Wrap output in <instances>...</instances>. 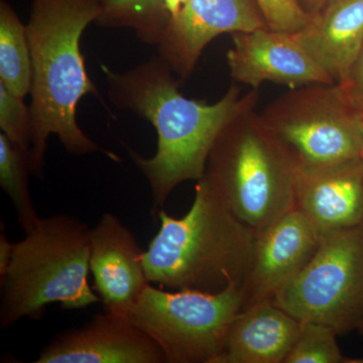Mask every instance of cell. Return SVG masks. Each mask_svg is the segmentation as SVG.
Masks as SVG:
<instances>
[{
    "mask_svg": "<svg viewBox=\"0 0 363 363\" xmlns=\"http://www.w3.org/2000/svg\"><path fill=\"white\" fill-rule=\"evenodd\" d=\"M102 70L112 104L145 117L156 128L154 157L145 159L126 147L149 181L154 217L180 184L204 177L210 152L224 126L238 111L259 99V90L241 95L236 84L214 104L185 97L179 91L173 70L161 57L125 73H116L106 66Z\"/></svg>",
    "mask_w": 363,
    "mask_h": 363,
    "instance_id": "obj_1",
    "label": "cell"
},
{
    "mask_svg": "<svg viewBox=\"0 0 363 363\" xmlns=\"http://www.w3.org/2000/svg\"><path fill=\"white\" fill-rule=\"evenodd\" d=\"M102 7L104 0H33L26 26L33 65L28 162L33 176L44 174L51 135L58 136L76 156L98 152L121 162L116 154L91 140L76 119L81 98L98 95L86 72L80 40L87 26L101 14Z\"/></svg>",
    "mask_w": 363,
    "mask_h": 363,
    "instance_id": "obj_2",
    "label": "cell"
},
{
    "mask_svg": "<svg viewBox=\"0 0 363 363\" xmlns=\"http://www.w3.org/2000/svg\"><path fill=\"white\" fill-rule=\"evenodd\" d=\"M161 227L143 255L150 283L173 290L219 293L242 284L255 233L197 181L191 209L182 218L157 213Z\"/></svg>",
    "mask_w": 363,
    "mask_h": 363,
    "instance_id": "obj_3",
    "label": "cell"
},
{
    "mask_svg": "<svg viewBox=\"0 0 363 363\" xmlns=\"http://www.w3.org/2000/svg\"><path fill=\"white\" fill-rule=\"evenodd\" d=\"M227 123L208 157L204 179L229 211L255 234L295 207L298 167L257 109Z\"/></svg>",
    "mask_w": 363,
    "mask_h": 363,
    "instance_id": "obj_4",
    "label": "cell"
},
{
    "mask_svg": "<svg viewBox=\"0 0 363 363\" xmlns=\"http://www.w3.org/2000/svg\"><path fill=\"white\" fill-rule=\"evenodd\" d=\"M90 248V228L77 217L40 218L23 240L13 243L0 279L1 329L23 318L40 319L54 303L78 310L100 302L88 283Z\"/></svg>",
    "mask_w": 363,
    "mask_h": 363,
    "instance_id": "obj_5",
    "label": "cell"
},
{
    "mask_svg": "<svg viewBox=\"0 0 363 363\" xmlns=\"http://www.w3.org/2000/svg\"><path fill=\"white\" fill-rule=\"evenodd\" d=\"M260 114L298 169L362 161L360 113L336 83L292 88Z\"/></svg>",
    "mask_w": 363,
    "mask_h": 363,
    "instance_id": "obj_6",
    "label": "cell"
},
{
    "mask_svg": "<svg viewBox=\"0 0 363 363\" xmlns=\"http://www.w3.org/2000/svg\"><path fill=\"white\" fill-rule=\"evenodd\" d=\"M272 302L301 322L332 327L338 335L363 325V227L322 236L314 257Z\"/></svg>",
    "mask_w": 363,
    "mask_h": 363,
    "instance_id": "obj_7",
    "label": "cell"
},
{
    "mask_svg": "<svg viewBox=\"0 0 363 363\" xmlns=\"http://www.w3.org/2000/svg\"><path fill=\"white\" fill-rule=\"evenodd\" d=\"M240 310L236 285L215 294L149 285L128 319L161 347L167 363H215Z\"/></svg>",
    "mask_w": 363,
    "mask_h": 363,
    "instance_id": "obj_8",
    "label": "cell"
},
{
    "mask_svg": "<svg viewBox=\"0 0 363 363\" xmlns=\"http://www.w3.org/2000/svg\"><path fill=\"white\" fill-rule=\"evenodd\" d=\"M322 236L296 206L255 234L252 257L240 286V311L272 301L314 257Z\"/></svg>",
    "mask_w": 363,
    "mask_h": 363,
    "instance_id": "obj_9",
    "label": "cell"
},
{
    "mask_svg": "<svg viewBox=\"0 0 363 363\" xmlns=\"http://www.w3.org/2000/svg\"><path fill=\"white\" fill-rule=\"evenodd\" d=\"M262 28L266 20L255 0H188L157 44L160 57L176 75L187 78L215 38Z\"/></svg>",
    "mask_w": 363,
    "mask_h": 363,
    "instance_id": "obj_10",
    "label": "cell"
},
{
    "mask_svg": "<svg viewBox=\"0 0 363 363\" xmlns=\"http://www.w3.org/2000/svg\"><path fill=\"white\" fill-rule=\"evenodd\" d=\"M233 40V47L227 52L231 77L252 89L264 82L291 88L335 84L293 33L262 28L234 33Z\"/></svg>",
    "mask_w": 363,
    "mask_h": 363,
    "instance_id": "obj_11",
    "label": "cell"
},
{
    "mask_svg": "<svg viewBox=\"0 0 363 363\" xmlns=\"http://www.w3.org/2000/svg\"><path fill=\"white\" fill-rule=\"evenodd\" d=\"M37 363H164L161 347L128 318L105 311L56 336Z\"/></svg>",
    "mask_w": 363,
    "mask_h": 363,
    "instance_id": "obj_12",
    "label": "cell"
},
{
    "mask_svg": "<svg viewBox=\"0 0 363 363\" xmlns=\"http://www.w3.org/2000/svg\"><path fill=\"white\" fill-rule=\"evenodd\" d=\"M90 271L105 311L128 318L150 281L143 250L118 217L104 213L90 229Z\"/></svg>",
    "mask_w": 363,
    "mask_h": 363,
    "instance_id": "obj_13",
    "label": "cell"
},
{
    "mask_svg": "<svg viewBox=\"0 0 363 363\" xmlns=\"http://www.w3.org/2000/svg\"><path fill=\"white\" fill-rule=\"evenodd\" d=\"M295 206L322 235L360 225L363 216V162L298 169Z\"/></svg>",
    "mask_w": 363,
    "mask_h": 363,
    "instance_id": "obj_14",
    "label": "cell"
},
{
    "mask_svg": "<svg viewBox=\"0 0 363 363\" xmlns=\"http://www.w3.org/2000/svg\"><path fill=\"white\" fill-rule=\"evenodd\" d=\"M293 35L335 83L340 82L363 45V0H328Z\"/></svg>",
    "mask_w": 363,
    "mask_h": 363,
    "instance_id": "obj_15",
    "label": "cell"
},
{
    "mask_svg": "<svg viewBox=\"0 0 363 363\" xmlns=\"http://www.w3.org/2000/svg\"><path fill=\"white\" fill-rule=\"evenodd\" d=\"M301 321L272 301L240 311L215 363H284Z\"/></svg>",
    "mask_w": 363,
    "mask_h": 363,
    "instance_id": "obj_16",
    "label": "cell"
},
{
    "mask_svg": "<svg viewBox=\"0 0 363 363\" xmlns=\"http://www.w3.org/2000/svg\"><path fill=\"white\" fill-rule=\"evenodd\" d=\"M33 65L26 26L6 1L0 4V83L25 98L32 86Z\"/></svg>",
    "mask_w": 363,
    "mask_h": 363,
    "instance_id": "obj_17",
    "label": "cell"
},
{
    "mask_svg": "<svg viewBox=\"0 0 363 363\" xmlns=\"http://www.w3.org/2000/svg\"><path fill=\"white\" fill-rule=\"evenodd\" d=\"M169 20L164 0H104L96 23L104 28H130L143 43L157 45Z\"/></svg>",
    "mask_w": 363,
    "mask_h": 363,
    "instance_id": "obj_18",
    "label": "cell"
},
{
    "mask_svg": "<svg viewBox=\"0 0 363 363\" xmlns=\"http://www.w3.org/2000/svg\"><path fill=\"white\" fill-rule=\"evenodd\" d=\"M30 175L28 152L13 145L4 133H0V186L11 198L25 233L40 219L30 196Z\"/></svg>",
    "mask_w": 363,
    "mask_h": 363,
    "instance_id": "obj_19",
    "label": "cell"
},
{
    "mask_svg": "<svg viewBox=\"0 0 363 363\" xmlns=\"http://www.w3.org/2000/svg\"><path fill=\"white\" fill-rule=\"evenodd\" d=\"M337 336L328 325L301 322L298 337L284 363H350L339 348Z\"/></svg>",
    "mask_w": 363,
    "mask_h": 363,
    "instance_id": "obj_20",
    "label": "cell"
},
{
    "mask_svg": "<svg viewBox=\"0 0 363 363\" xmlns=\"http://www.w3.org/2000/svg\"><path fill=\"white\" fill-rule=\"evenodd\" d=\"M0 128L9 140L30 154V107L0 83Z\"/></svg>",
    "mask_w": 363,
    "mask_h": 363,
    "instance_id": "obj_21",
    "label": "cell"
},
{
    "mask_svg": "<svg viewBox=\"0 0 363 363\" xmlns=\"http://www.w3.org/2000/svg\"><path fill=\"white\" fill-rule=\"evenodd\" d=\"M264 14L267 28L294 33L304 28L311 16L303 11L298 0H255Z\"/></svg>",
    "mask_w": 363,
    "mask_h": 363,
    "instance_id": "obj_22",
    "label": "cell"
},
{
    "mask_svg": "<svg viewBox=\"0 0 363 363\" xmlns=\"http://www.w3.org/2000/svg\"><path fill=\"white\" fill-rule=\"evenodd\" d=\"M351 106L363 113V45L345 77L336 83Z\"/></svg>",
    "mask_w": 363,
    "mask_h": 363,
    "instance_id": "obj_23",
    "label": "cell"
},
{
    "mask_svg": "<svg viewBox=\"0 0 363 363\" xmlns=\"http://www.w3.org/2000/svg\"><path fill=\"white\" fill-rule=\"evenodd\" d=\"M13 250V243L9 240L6 233L2 231L0 234V279L6 274Z\"/></svg>",
    "mask_w": 363,
    "mask_h": 363,
    "instance_id": "obj_24",
    "label": "cell"
},
{
    "mask_svg": "<svg viewBox=\"0 0 363 363\" xmlns=\"http://www.w3.org/2000/svg\"><path fill=\"white\" fill-rule=\"evenodd\" d=\"M328 0H298L303 11L310 16L316 14Z\"/></svg>",
    "mask_w": 363,
    "mask_h": 363,
    "instance_id": "obj_25",
    "label": "cell"
},
{
    "mask_svg": "<svg viewBox=\"0 0 363 363\" xmlns=\"http://www.w3.org/2000/svg\"><path fill=\"white\" fill-rule=\"evenodd\" d=\"M187 1L188 0H164V6H166L171 20L172 18H175L180 13L182 9H183Z\"/></svg>",
    "mask_w": 363,
    "mask_h": 363,
    "instance_id": "obj_26",
    "label": "cell"
},
{
    "mask_svg": "<svg viewBox=\"0 0 363 363\" xmlns=\"http://www.w3.org/2000/svg\"><path fill=\"white\" fill-rule=\"evenodd\" d=\"M360 142H362V161L363 162V113L359 117Z\"/></svg>",
    "mask_w": 363,
    "mask_h": 363,
    "instance_id": "obj_27",
    "label": "cell"
},
{
    "mask_svg": "<svg viewBox=\"0 0 363 363\" xmlns=\"http://www.w3.org/2000/svg\"><path fill=\"white\" fill-rule=\"evenodd\" d=\"M358 332H359V333L362 334V335H363V325L362 327H360L359 329H358Z\"/></svg>",
    "mask_w": 363,
    "mask_h": 363,
    "instance_id": "obj_28",
    "label": "cell"
},
{
    "mask_svg": "<svg viewBox=\"0 0 363 363\" xmlns=\"http://www.w3.org/2000/svg\"><path fill=\"white\" fill-rule=\"evenodd\" d=\"M360 225H362L363 227V216H362V224H360Z\"/></svg>",
    "mask_w": 363,
    "mask_h": 363,
    "instance_id": "obj_29",
    "label": "cell"
}]
</instances>
